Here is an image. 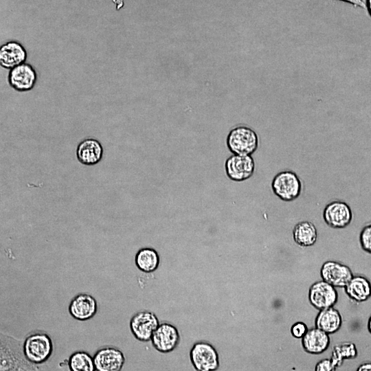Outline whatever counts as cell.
<instances>
[{
    "mask_svg": "<svg viewBox=\"0 0 371 371\" xmlns=\"http://www.w3.org/2000/svg\"><path fill=\"white\" fill-rule=\"evenodd\" d=\"M341 323V315L333 306L320 310L315 320V327L329 335L337 332Z\"/></svg>",
    "mask_w": 371,
    "mask_h": 371,
    "instance_id": "ac0fdd59",
    "label": "cell"
},
{
    "mask_svg": "<svg viewBox=\"0 0 371 371\" xmlns=\"http://www.w3.org/2000/svg\"><path fill=\"white\" fill-rule=\"evenodd\" d=\"M307 326L302 322H296L291 327V335L297 339H302L308 330Z\"/></svg>",
    "mask_w": 371,
    "mask_h": 371,
    "instance_id": "d4e9b609",
    "label": "cell"
},
{
    "mask_svg": "<svg viewBox=\"0 0 371 371\" xmlns=\"http://www.w3.org/2000/svg\"><path fill=\"white\" fill-rule=\"evenodd\" d=\"M357 355L355 344L352 342H342L333 348L330 359L334 366L337 368L343 364L345 359H355Z\"/></svg>",
    "mask_w": 371,
    "mask_h": 371,
    "instance_id": "7402d4cb",
    "label": "cell"
},
{
    "mask_svg": "<svg viewBox=\"0 0 371 371\" xmlns=\"http://www.w3.org/2000/svg\"><path fill=\"white\" fill-rule=\"evenodd\" d=\"M308 297L310 304L320 311L333 307L337 302L338 294L335 286L322 280L311 286Z\"/></svg>",
    "mask_w": 371,
    "mask_h": 371,
    "instance_id": "8fae6325",
    "label": "cell"
},
{
    "mask_svg": "<svg viewBox=\"0 0 371 371\" xmlns=\"http://www.w3.org/2000/svg\"><path fill=\"white\" fill-rule=\"evenodd\" d=\"M226 143L229 151L234 155H251L258 149L259 139L252 128L240 125L229 132Z\"/></svg>",
    "mask_w": 371,
    "mask_h": 371,
    "instance_id": "3957f363",
    "label": "cell"
},
{
    "mask_svg": "<svg viewBox=\"0 0 371 371\" xmlns=\"http://www.w3.org/2000/svg\"><path fill=\"white\" fill-rule=\"evenodd\" d=\"M103 153L101 143L93 138L82 140L76 148L78 160L86 166H93L99 163L102 158Z\"/></svg>",
    "mask_w": 371,
    "mask_h": 371,
    "instance_id": "2e32d148",
    "label": "cell"
},
{
    "mask_svg": "<svg viewBox=\"0 0 371 371\" xmlns=\"http://www.w3.org/2000/svg\"><path fill=\"white\" fill-rule=\"evenodd\" d=\"M68 311L75 319L89 320L96 314L98 303L92 295L87 293H79L71 300Z\"/></svg>",
    "mask_w": 371,
    "mask_h": 371,
    "instance_id": "5bb4252c",
    "label": "cell"
},
{
    "mask_svg": "<svg viewBox=\"0 0 371 371\" xmlns=\"http://www.w3.org/2000/svg\"><path fill=\"white\" fill-rule=\"evenodd\" d=\"M349 3L355 8H360L362 9H366V3L363 0H335Z\"/></svg>",
    "mask_w": 371,
    "mask_h": 371,
    "instance_id": "4316f807",
    "label": "cell"
},
{
    "mask_svg": "<svg viewBox=\"0 0 371 371\" xmlns=\"http://www.w3.org/2000/svg\"><path fill=\"white\" fill-rule=\"evenodd\" d=\"M358 371H371V362L361 364L357 369Z\"/></svg>",
    "mask_w": 371,
    "mask_h": 371,
    "instance_id": "83f0119b",
    "label": "cell"
},
{
    "mask_svg": "<svg viewBox=\"0 0 371 371\" xmlns=\"http://www.w3.org/2000/svg\"><path fill=\"white\" fill-rule=\"evenodd\" d=\"M68 366L71 371H93L95 367L93 358L85 351H76L69 357Z\"/></svg>",
    "mask_w": 371,
    "mask_h": 371,
    "instance_id": "603a6c76",
    "label": "cell"
},
{
    "mask_svg": "<svg viewBox=\"0 0 371 371\" xmlns=\"http://www.w3.org/2000/svg\"><path fill=\"white\" fill-rule=\"evenodd\" d=\"M365 3L366 10L369 15L371 16V0H366Z\"/></svg>",
    "mask_w": 371,
    "mask_h": 371,
    "instance_id": "f1b7e54d",
    "label": "cell"
},
{
    "mask_svg": "<svg viewBox=\"0 0 371 371\" xmlns=\"http://www.w3.org/2000/svg\"><path fill=\"white\" fill-rule=\"evenodd\" d=\"M93 358L97 371H120L125 363L123 352L112 346L100 348Z\"/></svg>",
    "mask_w": 371,
    "mask_h": 371,
    "instance_id": "7c38bea8",
    "label": "cell"
},
{
    "mask_svg": "<svg viewBox=\"0 0 371 371\" xmlns=\"http://www.w3.org/2000/svg\"><path fill=\"white\" fill-rule=\"evenodd\" d=\"M8 82L15 91L27 92L34 87L37 74L34 67L25 62L10 69Z\"/></svg>",
    "mask_w": 371,
    "mask_h": 371,
    "instance_id": "30bf717a",
    "label": "cell"
},
{
    "mask_svg": "<svg viewBox=\"0 0 371 371\" xmlns=\"http://www.w3.org/2000/svg\"><path fill=\"white\" fill-rule=\"evenodd\" d=\"M227 177L234 181L240 182L249 179L255 170V162L251 155L233 154L225 164Z\"/></svg>",
    "mask_w": 371,
    "mask_h": 371,
    "instance_id": "52a82bcc",
    "label": "cell"
},
{
    "mask_svg": "<svg viewBox=\"0 0 371 371\" xmlns=\"http://www.w3.org/2000/svg\"><path fill=\"white\" fill-rule=\"evenodd\" d=\"M317 238V228L310 221H300L293 229V238L294 242L300 247H311L315 244Z\"/></svg>",
    "mask_w": 371,
    "mask_h": 371,
    "instance_id": "ffe728a7",
    "label": "cell"
},
{
    "mask_svg": "<svg viewBox=\"0 0 371 371\" xmlns=\"http://www.w3.org/2000/svg\"><path fill=\"white\" fill-rule=\"evenodd\" d=\"M322 279L335 287H345L353 277L350 268L337 261L325 262L320 269Z\"/></svg>",
    "mask_w": 371,
    "mask_h": 371,
    "instance_id": "4fadbf2b",
    "label": "cell"
},
{
    "mask_svg": "<svg viewBox=\"0 0 371 371\" xmlns=\"http://www.w3.org/2000/svg\"><path fill=\"white\" fill-rule=\"evenodd\" d=\"M157 315L144 311L135 313L129 322L130 330L136 339L142 342L150 341L152 335L159 325Z\"/></svg>",
    "mask_w": 371,
    "mask_h": 371,
    "instance_id": "8992f818",
    "label": "cell"
},
{
    "mask_svg": "<svg viewBox=\"0 0 371 371\" xmlns=\"http://www.w3.org/2000/svg\"><path fill=\"white\" fill-rule=\"evenodd\" d=\"M23 349L27 360L38 365L44 363L49 359L54 346L48 334L42 331H34L25 338Z\"/></svg>",
    "mask_w": 371,
    "mask_h": 371,
    "instance_id": "7a4b0ae2",
    "label": "cell"
},
{
    "mask_svg": "<svg viewBox=\"0 0 371 371\" xmlns=\"http://www.w3.org/2000/svg\"><path fill=\"white\" fill-rule=\"evenodd\" d=\"M157 251L151 247H143L135 256V264L138 269L146 273L154 272L159 265Z\"/></svg>",
    "mask_w": 371,
    "mask_h": 371,
    "instance_id": "44dd1931",
    "label": "cell"
},
{
    "mask_svg": "<svg viewBox=\"0 0 371 371\" xmlns=\"http://www.w3.org/2000/svg\"><path fill=\"white\" fill-rule=\"evenodd\" d=\"M344 288L349 298L356 302H363L371 297V283L364 276H353Z\"/></svg>",
    "mask_w": 371,
    "mask_h": 371,
    "instance_id": "d6986e66",
    "label": "cell"
},
{
    "mask_svg": "<svg viewBox=\"0 0 371 371\" xmlns=\"http://www.w3.org/2000/svg\"><path fill=\"white\" fill-rule=\"evenodd\" d=\"M190 360L196 371H215L219 368V355L209 342L197 341L190 350Z\"/></svg>",
    "mask_w": 371,
    "mask_h": 371,
    "instance_id": "5b68a950",
    "label": "cell"
},
{
    "mask_svg": "<svg viewBox=\"0 0 371 371\" xmlns=\"http://www.w3.org/2000/svg\"><path fill=\"white\" fill-rule=\"evenodd\" d=\"M2 370H34L35 364L25 358L23 347L10 337L1 336V366Z\"/></svg>",
    "mask_w": 371,
    "mask_h": 371,
    "instance_id": "6da1fadb",
    "label": "cell"
},
{
    "mask_svg": "<svg viewBox=\"0 0 371 371\" xmlns=\"http://www.w3.org/2000/svg\"><path fill=\"white\" fill-rule=\"evenodd\" d=\"M336 367L330 359H324L319 361L315 366V371H335Z\"/></svg>",
    "mask_w": 371,
    "mask_h": 371,
    "instance_id": "484cf974",
    "label": "cell"
},
{
    "mask_svg": "<svg viewBox=\"0 0 371 371\" xmlns=\"http://www.w3.org/2000/svg\"><path fill=\"white\" fill-rule=\"evenodd\" d=\"M271 188L275 195L283 201L289 202L301 194L302 181L297 175L291 170L278 172L273 177Z\"/></svg>",
    "mask_w": 371,
    "mask_h": 371,
    "instance_id": "277c9868",
    "label": "cell"
},
{
    "mask_svg": "<svg viewBox=\"0 0 371 371\" xmlns=\"http://www.w3.org/2000/svg\"><path fill=\"white\" fill-rule=\"evenodd\" d=\"M301 343L306 352L318 355L328 349L330 341L329 334L315 327L307 330L302 338Z\"/></svg>",
    "mask_w": 371,
    "mask_h": 371,
    "instance_id": "e0dca14e",
    "label": "cell"
},
{
    "mask_svg": "<svg viewBox=\"0 0 371 371\" xmlns=\"http://www.w3.org/2000/svg\"><path fill=\"white\" fill-rule=\"evenodd\" d=\"M367 328L369 333L371 334V316L369 317L368 320Z\"/></svg>",
    "mask_w": 371,
    "mask_h": 371,
    "instance_id": "f546056e",
    "label": "cell"
},
{
    "mask_svg": "<svg viewBox=\"0 0 371 371\" xmlns=\"http://www.w3.org/2000/svg\"><path fill=\"white\" fill-rule=\"evenodd\" d=\"M153 346L158 352L168 353L173 351L180 342L178 329L167 322L159 324L151 337Z\"/></svg>",
    "mask_w": 371,
    "mask_h": 371,
    "instance_id": "9c48e42d",
    "label": "cell"
},
{
    "mask_svg": "<svg viewBox=\"0 0 371 371\" xmlns=\"http://www.w3.org/2000/svg\"><path fill=\"white\" fill-rule=\"evenodd\" d=\"M322 215L326 225L334 229L345 228L352 220L351 207L342 201H333L328 203Z\"/></svg>",
    "mask_w": 371,
    "mask_h": 371,
    "instance_id": "ba28073f",
    "label": "cell"
},
{
    "mask_svg": "<svg viewBox=\"0 0 371 371\" xmlns=\"http://www.w3.org/2000/svg\"><path fill=\"white\" fill-rule=\"evenodd\" d=\"M25 47L16 41H9L0 47V65L6 69H11L27 60Z\"/></svg>",
    "mask_w": 371,
    "mask_h": 371,
    "instance_id": "9a60e30c",
    "label": "cell"
},
{
    "mask_svg": "<svg viewBox=\"0 0 371 371\" xmlns=\"http://www.w3.org/2000/svg\"><path fill=\"white\" fill-rule=\"evenodd\" d=\"M359 243L363 250L371 254V223L366 225L361 229Z\"/></svg>",
    "mask_w": 371,
    "mask_h": 371,
    "instance_id": "cb8c5ba5",
    "label": "cell"
}]
</instances>
